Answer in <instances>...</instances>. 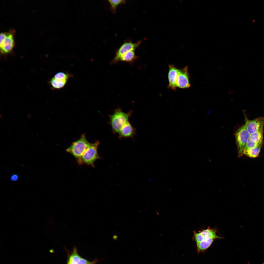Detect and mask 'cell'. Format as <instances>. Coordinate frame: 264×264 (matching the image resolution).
Masks as SVG:
<instances>
[{
	"mask_svg": "<svg viewBox=\"0 0 264 264\" xmlns=\"http://www.w3.org/2000/svg\"><path fill=\"white\" fill-rule=\"evenodd\" d=\"M132 113V110L128 112H123L121 108L118 107L114 110L112 114L108 115L110 120L108 123L111 126L113 133L115 134L118 133L122 126L129 121Z\"/></svg>",
	"mask_w": 264,
	"mask_h": 264,
	"instance_id": "6da1fadb",
	"label": "cell"
},
{
	"mask_svg": "<svg viewBox=\"0 0 264 264\" xmlns=\"http://www.w3.org/2000/svg\"><path fill=\"white\" fill-rule=\"evenodd\" d=\"M90 143L87 140L85 134H83L78 139L72 143L66 152L73 155L78 163L82 165V157Z\"/></svg>",
	"mask_w": 264,
	"mask_h": 264,
	"instance_id": "7a4b0ae2",
	"label": "cell"
},
{
	"mask_svg": "<svg viewBox=\"0 0 264 264\" xmlns=\"http://www.w3.org/2000/svg\"><path fill=\"white\" fill-rule=\"evenodd\" d=\"M99 144V141L97 140H96L94 143H90L82 157V165L84 164L88 166H91L93 167H95V161L98 159H101L98 152Z\"/></svg>",
	"mask_w": 264,
	"mask_h": 264,
	"instance_id": "3957f363",
	"label": "cell"
},
{
	"mask_svg": "<svg viewBox=\"0 0 264 264\" xmlns=\"http://www.w3.org/2000/svg\"><path fill=\"white\" fill-rule=\"evenodd\" d=\"M250 135L245 124L240 127L235 132V136L239 157L243 154L244 150L249 139Z\"/></svg>",
	"mask_w": 264,
	"mask_h": 264,
	"instance_id": "277c9868",
	"label": "cell"
},
{
	"mask_svg": "<svg viewBox=\"0 0 264 264\" xmlns=\"http://www.w3.org/2000/svg\"><path fill=\"white\" fill-rule=\"evenodd\" d=\"M15 45L14 35L11 32L1 33L0 34V48L1 53L4 55L11 53Z\"/></svg>",
	"mask_w": 264,
	"mask_h": 264,
	"instance_id": "5b68a950",
	"label": "cell"
},
{
	"mask_svg": "<svg viewBox=\"0 0 264 264\" xmlns=\"http://www.w3.org/2000/svg\"><path fill=\"white\" fill-rule=\"evenodd\" d=\"M187 66L178 69L176 82V87L182 89L189 88L191 85L189 81V75Z\"/></svg>",
	"mask_w": 264,
	"mask_h": 264,
	"instance_id": "8992f818",
	"label": "cell"
},
{
	"mask_svg": "<svg viewBox=\"0 0 264 264\" xmlns=\"http://www.w3.org/2000/svg\"><path fill=\"white\" fill-rule=\"evenodd\" d=\"M140 43L139 42L135 43L129 42L123 43L117 51L115 56L111 63H115L119 62L120 59L123 55L129 51H134L140 45Z\"/></svg>",
	"mask_w": 264,
	"mask_h": 264,
	"instance_id": "52a82bcc",
	"label": "cell"
},
{
	"mask_svg": "<svg viewBox=\"0 0 264 264\" xmlns=\"http://www.w3.org/2000/svg\"><path fill=\"white\" fill-rule=\"evenodd\" d=\"M245 124L248 132L251 134L263 129L264 117H260L252 120H249L246 118Z\"/></svg>",
	"mask_w": 264,
	"mask_h": 264,
	"instance_id": "ba28073f",
	"label": "cell"
},
{
	"mask_svg": "<svg viewBox=\"0 0 264 264\" xmlns=\"http://www.w3.org/2000/svg\"><path fill=\"white\" fill-rule=\"evenodd\" d=\"M193 233L194 239L197 244L207 239L211 238L215 239L221 238L217 235L216 230L215 229L209 228L198 233L194 231Z\"/></svg>",
	"mask_w": 264,
	"mask_h": 264,
	"instance_id": "9c48e42d",
	"label": "cell"
},
{
	"mask_svg": "<svg viewBox=\"0 0 264 264\" xmlns=\"http://www.w3.org/2000/svg\"><path fill=\"white\" fill-rule=\"evenodd\" d=\"M118 133V137L120 139L128 138L133 139L136 133V129L128 121L122 126Z\"/></svg>",
	"mask_w": 264,
	"mask_h": 264,
	"instance_id": "30bf717a",
	"label": "cell"
},
{
	"mask_svg": "<svg viewBox=\"0 0 264 264\" xmlns=\"http://www.w3.org/2000/svg\"><path fill=\"white\" fill-rule=\"evenodd\" d=\"M168 78L169 84L168 87L172 90H176V82L178 71V69L176 68L173 64L169 65Z\"/></svg>",
	"mask_w": 264,
	"mask_h": 264,
	"instance_id": "8fae6325",
	"label": "cell"
},
{
	"mask_svg": "<svg viewBox=\"0 0 264 264\" xmlns=\"http://www.w3.org/2000/svg\"><path fill=\"white\" fill-rule=\"evenodd\" d=\"M68 80L67 79H57L53 77L49 81V83L53 89H60L65 86Z\"/></svg>",
	"mask_w": 264,
	"mask_h": 264,
	"instance_id": "7c38bea8",
	"label": "cell"
},
{
	"mask_svg": "<svg viewBox=\"0 0 264 264\" xmlns=\"http://www.w3.org/2000/svg\"><path fill=\"white\" fill-rule=\"evenodd\" d=\"M137 58L134 50L129 51L123 55L120 58L119 61L126 62L129 63H133Z\"/></svg>",
	"mask_w": 264,
	"mask_h": 264,
	"instance_id": "4fadbf2b",
	"label": "cell"
},
{
	"mask_svg": "<svg viewBox=\"0 0 264 264\" xmlns=\"http://www.w3.org/2000/svg\"><path fill=\"white\" fill-rule=\"evenodd\" d=\"M263 138V129L250 134L249 139L258 144H262Z\"/></svg>",
	"mask_w": 264,
	"mask_h": 264,
	"instance_id": "5bb4252c",
	"label": "cell"
},
{
	"mask_svg": "<svg viewBox=\"0 0 264 264\" xmlns=\"http://www.w3.org/2000/svg\"><path fill=\"white\" fill-rule=\"evenodd\" d=\"M214 239L211 238L207 239L197 244L198 251H202L207 249L211 245Z\"/></svg>",
	"mask_w": 264,
	"mask_h": 264,
	"instance_id": "9a60e30c",
	"label": "cell"
},
{
	"mask_svg": "<svg viewBox=\"0 0 264 264\" xmlns=\"http://www.w3.org/2000/svg\"><path fill=\"white\" fill-rule=\"evenodd\" d=\"M262 144L244 151L243 154L251 158H254L257 157L260 152Z\"/></svg>",
	"mask_w": 264,
	"mask_h": 264,
	"instance_id": "2e32d148",
	"label": "cell"
},
{
	"mask_svg": "<svg viewBox=\"0 0 264 264\" xmlns=\"http://www.w3.org/2000/svg\"><path fill=\"white\" fill-rule=\"evenodd\" d=\"M81 258L76 249H75L68 259L67 264H77Z\"/></svg>",
	"mask_w": 264,
	"mask_h": 264,
	"instance_id": "e0dca14e",
	"label": "cell"
},
{
	"mask_svg": "<svg viewBox=\"0 0 264 264\" xmlns=\"http://www.w3.org/2000/svg\"><path fill=\"white\" fill-rule=\"evenodd\" d=\"M71 76H72V75L70 74L65 72H60L55 74L53 77L57 79H68Z\"/></svg>",
	"mask_w": 264,
	"mask_h": 264,
	"instance_id": "ac0fdd59",
	"label": "cell"
},
{
	"mask_svg": "<svg viewBox=\"0 0 264 264\" xmlns=\"http://www.w3.org/2000/svg\"><path fill=\"white\" fill-rule=\"evenodd\" d=\"M108 1L112 10L114 12H115L117 7L120 4L124 3L125 1L123 0H109Z\"/></svg>",
	"mask_w": 264,
	"mask_h": 264,
	"instance_id": "d6986e66",
	"label": "cell"
},
{
	"mask_svg": "<svg viewBox=\"0 0 264 264\" xmlns=\"http://www.w3.org/2000/svg\"><path fill=\"white\" fill-rule=\"evenodd\" d=\"M261 144H260L255 143L249 139L245 145L243 152L244 151L257 146Z\"/></svg>",
	"mask_w": 264,
	"mask_h": 264,
	"instance_id": "ffe728a7",
	"label": "cell"
},
{
	"mask_svg": "<svg viewBox=\"0 0 264 264\" xmlns=\"http://www.w3.org/2000/svg\"><path fill=\"white\" fill-rule=\"evenodd\" d=\"M89 262L87 260L81 258L77 264H87Z\"/></svg>",
	"mask_w": 264,
	"mask_h": 264,
	"instance_id": "44dd1931",
	"label": "cell"
},
{
	"mask_svg": "<svg viewBox=\"0 0 264 264\" xmlns=\"http://www.w3.org/2000/svg\"><path fill=\"white\" fill-rule=\"evenodd\" d=\"M18 179V176L17 175L15 174L12 175L11 177V179L12 181H16Z\"/></svg>",
	"mask_w": 264,
	"mask_h": 264,
	"instance_id": "7402d4cb",
	"label": "cell"
},
{
	"mask_svg": "<svg viewBox=\"0 0 264 264\" xmlns=\"http://www.w3.org/2000/svg\"><path fill=\"white\" fill-rule=\"evenodd\" d=\"M117 236L116 235L114 234L113 236V239L115 240H116L117 239Z\"/></svg>",
	"mask_w": 264,
	"mask_h": 264,
	"instance_id": "603a6c76",
	"label": "cell"
},
{
	"mask_svg": "<svg viewBox=\"0 0 264 264\" xmlns=\"http://www.w3.org/2000/svg\"><path fill=\"white\" fill-rule=\"evenodd\" d=\"M27 118H28V119H31V118H30V116H27Z\"/></svg>",
	"mask_w": 264,
	"mask_h": 264,
	"instance_id": "cb8c5ba5",
	"label": "cell"
},
{
	"mask_svg": "<svg viewBox=\"0 0 264 264\" xmlns=\"http://www.w3.org/2000/svg\"><path fill=\"white\" fill-rule=\"evenodd\" d=\"M87 264H92V263H91V262H89L88 263H87Z\"/></svg>",
	"mask_w": 264,
	"mask_h": 264,
	"instance_id": "d4e9b609",
	"label": "cell"
},
{
	"mask_svg": "<svg viewBox=\"0 0 264 264\" xmlns=\"http://www.w3.org/2000/svg\"><path fill=\"white\" fill-rule=\"evenodd\" d=\"M50 251L51 253H52V252H53V250H50Z\"/></svg>",
	"mask_w": 264,
	"mask_h": 264,
	"instance_id": "484cf974",
	"label": "cell"
},
{
	"mask_svg": "<svg viewBox=\"0 0 264 264\" xmlns=\"http://www.w3.org/2000/svg\"><path fill=\"white\" fill-rule=\"evenodd\" d=\"M8 134H9V135H11V133H10V132H8Z\"/></svg>",
	"mask_w": 264,
	"mask_h": 264,
	"instance_id": "4316f807",
	"label": "cell"
},
{
	"mask_svg": "<svg viewBox=\"0 0 264 264\" xmlns=\"http://www.w3.org/2000/svg\"><path fill=\"white\" fill-rule=\"evenodd\" d=\"M2 117V116L1 115H0V118L1 119Z\"/></svg>",
	"mask_w": 264,
	"mask_h": 264,
	"instance_id": "83f0119b",
	"label": "cell"
},
{
	"mask_svg": "<svg viewBox=\"0 0 264 264\" xmlns=\"http://www.w3.org/2000/svg\"><path fill=\"white\" fill-rule=\"evenodd\" d=\"M36 134L38 136H39V134H38V133H36Z\"/></svg>",
	"mask_w": 264,
	"mask_h": 264,
	"instance_id": "f1b7e54d",
	"label": "cell"
},
{
	"mask_svg": "<svg viewBox=\"0 0 264 264\" xmlns=\"http://www.w3.org/2000/svg\"><path fill=\"white\" fill-rule=\"evenodd\" d=\"M6 120H7V121H10L8 119H6Z\"/></svg>",
	"mask_w": 264,
	"mask_h": 264,
	"instance_id": "f546056e",
	"label": "cell"
},
{
	"mask_svg": "<svg viewBox=\"0 0 264 264\" xmlns=\"http://www.w3.org/2000/svg\"><path fill=\"white\" fill-rule=\"evenodd\" d=\"M25 126H26V127H28V126H27V125H25Z\"/></svg>",
	"mask_w": 264,
	"mask_h": 264,
	"instance_id": "4dcf8cb0",
	"label": "cell"
},
{
	"mask_svg": "<svg viewBox=\"0 0 264 264\" xmlns=\"http://www.w3.org/2000/svg\"><path fill=\"white\" fill-rule=\"evenodd\" d=\"M25 134V135H26V136H27V135H26V134H25H25Z\"/></svg>",
	"mask_w": 264,
	"mask_h": 264,
	"instance_id": "1f68e13d",
	"label": "cell"
},
{
	"mask_svg": "<svg viewBox=\"0 0 264 264\" xmlns=\"http://www.w3.org/2000/svg\"><path fill=\"white\" fill-rule=\"evenodd\" d=\"M31 135H32V136H33V134H31Z\"/></svg>",
	"mask_w": 264,
	"mask_h": 264,
	"instance_id": "d6a6232c",
	"label": "cell"
},
{
	"mask_svg": "<svg viewBox=\"0 0 264 264\" xmlns=\"http://www.w3.org/2000/svg\"><path fill=\"white\" fill-rule=\"evenodd\" d=\"M29 116H31V115H29Z\"/></svg>",
	"mask_w": 264,
	"mask_h": 264,
	"instance_id": "836d02e7",
	"label": "cell"
},
{
	"mask_svg": "<svg viewBox=\"0 0 264 264\" xmlns=\"http://www.w3.org/2000/svg\"><path fill=\"white\" fill-rule=\"evenodd\" d=\"M27 122L28 123H29V122H27Z\"/></svg>",
	"mask_w": 264,
	"mask_h": 264,
	"instance_id": "e575fe53",
	"label": "cell"
}]
</instances>
